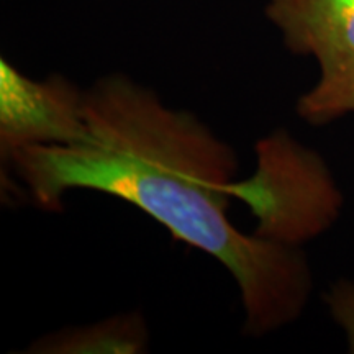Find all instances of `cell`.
<instances>
[{"label":"cell","instance_id":"1","mask_svg":"<svg viewBox=\"0 0 354 354\" xmlns=\"http://www.w3.org/2000/svg\"><path fill=\"white\" fill-rule=\"evenodd\" d=\"M82 138L26 146L3 165L39 209L59 212L69 190H95L138 207L176 240L203 251L240 290L243 333L271 335L297 322L313 274L300 248L243 233L228 215L238 158L192 112L166 105L122 73L84 91Z\"/></svg>","mask_w":354,"mask_h":354},{"label":"cell","instance_id":"2","mask_svg":"<svg viewBox=\"0 0 354 354\" xmlns=\"http://www.w3.org/2000/svg\"><path fill=\"white\" fill-rule=\"evenodd\" d=\"M256 169L230 194L253 212L256 236L300 248L326 233L342 215L344 197L328 165L284 128L254 146Z\"/></svg>","mask_w":354,"mask_h":354},{"label":"cell","instance_id":"3","mask_svg":"<svg viewBox=\"0 0 354 354\" xmlns=\"http://www.w3.org/2000/svg\"><path fill=\"white\" fill-rule=\"evenodd\" d=\"M266 17L294 55L312 56L318 81L295 112L313 127L354 113V0H268Z\"/></svg>","mask_w":354,"mask_h":354},{"label":"cell","instance_id":"4","mask_svg":"<svg viewBox=\"0 0 354 354\" xmlns=\"http://www.w3.org/2000/svg\"><path fill=\"white\" fill-rule=\"evenodd\" d=\"M84 91L63 76L33 81L0 61L2 161L26 146L71 145L82 138Z\"/></svg>","mask_w":354,"mask_h":354},{"label":"cell","instance_id":"5","mask_svg":"<svg viewBox=\"0 0 354 354\" xmlns=\"http://www.w3.org/2000/svg\"><path fill=\"white\" fill-rule=\"evenodd\" d=\"M149 333L140 312L122 313L82 326H69L38 338L35 354H138L148 351Z\"/></svg>","mask_w":354,"mask_h":354},{"label":"cell","instance_id":"6","mask_svg":"<svg viewBox=\"0 0 354 354\" xmlns=\"http://www.w3.org/2000/svg\"><path fill=\"white\" fill-rule=\"evenodd\" d=\"M325 302L335 323L344 331L348 351L354 354V282L336 281L325 294Z\"/></svg>","mask_w":354,"mask_h":354}]
</instances>
